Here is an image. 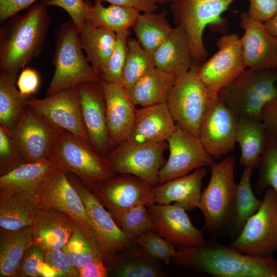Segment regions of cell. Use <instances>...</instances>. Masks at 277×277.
<instances>
[{"label": "cell", "mask_w": 277, "mask_h": 277, "mask_svg": "<svg viewBox=\"0 0 277 277\" xmlns=\"http://www.w3.org/2000/svg\"><path fill=\"white\" fill-rule=\"evenodd\" d=\"M172 260L180 267L216 277H277V260L241 253L214 240L176 248Z\"/></svg>", "instance_id": "6da1fadb"}, {"label": "cell", "mask_w": 277, "mask_h": 277, "mask_svg": "<svg viewBox=\"0 0 277 277\" xmlns=\"http://www.w3.org/2000/svg\"><path fill=\"white\" fill-rule=\"evenodd\" d=\"M5 22L0 29V72L16 79L43 48L50 22L47 6L41 2Z\"/></svg>", "instance_id": "7a4b0ae2"}, {"label": "cell", "mask_w": 277, "mask_h": 277, "mask_svg": "<svg viewBox=\"0 0 277 277\" xmlns=\"http://www.w3.org/2000/svg\"><path fill=\"white\" fill-rule=\"evenodd\" d=\"M234 0H174L170 5L176 26L186 34L194 64L206 61L208 52L203 41L207 26L213 31L225 33L227 21L222 16Z\"/></svg>", "instance_id": "3957f363"}, {"label": "cell", "mask_w": 277, "mask_h": 277, "mask_svg": "<svg viewBox=\"0 0 277 277\" xmlns=\"http://www.w3.org/2000/svg\"><path fill=\"white\" fill-rule=\"evenodd\" d=\"M32 192L37 207L55 210L70 217L106 263L105 254L84 204L64 170L57 166Z\"/></svg>", "instance_id": "277c9868"}, {"label": "cell", "mask_w": 277, "mask_h": 277, "mask_svg": "<svg viewBox=\"0 0 277 277\" xmlns=\"http://www.w3.org/2000/svg\"><path fill=\"white\" fill-rule=\"evenodd\" d=\"M48 159L90 189L116 175L109 161L90 144L62 129L54 138Z\"/></svg>", "instance_id": "5b68a950"}, {"label": "cell", "mask_w": 277, "mask_h": 277, "mask_svg": "<svg viewBox=\"0 0 277 277\" xmlns=\"http://www.w3.org/2000/svg\"><path fill=\"white\" fill-rule=\"evenodd\" d=\"M55 42L52 61L54 71L46 96L83 83L102 81L84 55L79 32L71 20L61 24Z\"/></svg>", "instance_id": "8992f818"}, {"label": "cell", "mask_w": 277, "mask_h": 277, "mask_svg": "<svg viewBox=\"0 0 277 277\" xmlns=\"http://www.w3.org/2000/svg\"><path fill=\"white\" fill-rule=\"evenodd\" d=\"M235 163L234 157L230 156L209 167L210 179L201 193L199 208L204 216V229L212 234L221 233L231 225L237 186Z\"/></svg>", "instance_id": "52a82bcc"}, {"label": "cell", "mask_w": 277, "mask_h": 277, "mask_svg": "<svg viewBox=\"0 0 277 277\" xmlns=\"http://www.w3.org/2000/svg\"><path fill=\"white\" fill-rule=\"evenodd\" d=\"M276 91V69L254 70L246 68L222 88L217 96L238 117L249 115L261 120L262 109Z\"/></svg>", "instance_id": "ba28073f"}, {"label": "cell", "mask_w": 277, "mask_h": 277, "mask_svg": "<svg viewBox=\"0 0 277 277\" xmlns=\"http://www.w3.org/2000/svg\"><path fill=\"white\" fill-rule=\"evenodd\" d=\"M201 65L193 64L175 74L166 104L176 124L199 137V128L211 97L198 74Z\"/></svg>", "instance_id": "9c48e42d"}, {"label": "cell", "mask_w": 277, "mask_h": 277, "mask_svg": "<svg viewBox=\"0 0 277 277\" xmlns=\"http://www.w3.org/2000/svg\"><path fill=\"white\" fill-rule=\"evenodd\" d=\"M228 246L250 255L273 256L277 251V194L272 188L266 190L259 210Z\"/></svg>", "instance_id": "30bf717a"}, {"label": "cell", "mask_w": 277, "mask_h": 277, "mask_svg": "<svg viewBox=\"0 0 277 277\" xmlns=\"http://www.w3.org/2000/svg\"><path fill=\"white\" fill-rule=\"evenodd\" d=\"M167 141L134 143L125 141L115 147L106 156L116 174L135 176L152 187L159 184V173L166 162Z\"/></svg>", "instance_id": "8fae6325"}, {"label": "cell", "mask_w": 277, "mask_h": 277, "mask_svg": "<svg viewBox=\"0 0 277 277\" xmlns=\"http://www.w3.org/2000/svg\"><path fill=\"white\" fill-rule=\"evenodd\" d=\"M216 46L217 52L198 69L199 76L212 97H217L222 88L247 68L239 35H224L217 40Z\"/></svg>", "instance_id": "7c38bea8"}, {"label": "cell", "mask_w": 277, "mask_h": 277, "mask_svg": "<svg viewBox=\"0 0 277 277\" xmlns=\"http://www.w3.org/2000/svg\"><path fill=\"white\" fill-rule=\"evenodd\" d=\"M26 104L54 127L66 130L91 145L83 119L77 86L43 98L28 97Z\"/></svg>", "instance_id": "4fadbf2b"}, {"label": "cell", "mask_w": 277, "mask_h": 277, "mask_svg": "<svg viewBox=\"0 0 277 277\" xmlns=\"http://www.w3.org/2000/svg\"><path fill=\"white\" fill-rule=\"evenodd\" d=\"M168 160L159 173V184L187 175L198 168L210 166L215 163L200 138L177 125L167 139Z\"/></svg>", "instance_id": "5bb4252c"}, {"label": "cell", "mask_w": 277, "mask_h": 277, "mask_svg": "<svg viewBox=\"0 0 277 277\" xmlns=\"http://www.w3.org/2000/svg\"><path fill=\"white\" fill-rule=\"evenodd\" d=\"M153 187L135 176L120 174L89 189L116 221L134 206L154 204Z\"/></svg>", "instance_id": "9a60e30c"}, {"label": "cell", "mask_w": 277, "mask_h": 277, "mask_svg": "<svg viewBox=\"0 0 277 277\" xmlns=\"http://www.w3.org/2000/svg\"><path fill=\"white\" fill-rule=\"evenodd\" d=\"M26 163L48 159L54 138L60 129L50 124L28 105L18 122L8 129Z\"/></svg>", "instance_id": "2e32d148"}, {"label": "cell", "mask_w": 277, "mask_h": 277, "mask_svg": "<svg viewBox=\"0 0 277 277\" xmlns=\"http://www.w3.org/2000/svg\"><path fill=\"white\" fill-rule=\"evenodd\" d=\"M68 176L84 204L105 254L106 263H113L116 261V253L127 248L133 241L122 231L111 214L85 184L72 174Z\"/></svg>", "instance_id": "e0dca14e"}, {"label": "cell", "mask_w": 277, "mask_h": 277, "mask_svg": "<svg viewBox=\"0 0 277 277\" xmlns=\"http://www.w3.org/2000/svg\"><path fill=\"white\" fill-rule=\"evenodd\" d=\"M238 120L217 96L211 99L201 122L199 138L213 157L219 158L234 150Z\"/></svg>", "instance_id": "ac0fdd59"}, {"label": "cell", "mask_w": 277, "mask_h": 277, "mask_svg": "<svg viewBox=\"0 0 277 277\" xmlns=\"http://www.w3.org/2000/svg\"><path fill=\"white\" fill-rule=\"evenodd\" d=\"M153 224V231L176 248L197 247L207 242L202 231L191 223L188 215L177 203L147 206Z\"/></svg>", "instance_id": "d6986e66"}, {"label": "cell", "mask_w": 277, "mask_h": 277, "mask_svg": "<svg viewBox=\"0 0 277 277\" xmlns=\"http://www.w3.org/2000/svg\"><path fill=\"white\" fill-rule=\"evenodd\" d=\"M77 91L90 143L100 154L106 157L113 148L108 133L102 81L80 84Z\"/></svg>", "instance_id": "ffe728a7"}, {"label": "cell", "mask_w": 277, "mask_h": 277, "mask_svg": "<svg viewBox=\"0 0 277 277\" xmlns=\"http://www.w3.org/2000/svg\"><path fill=\"white\" fill-rule=\"evenodd\" d=\"M240 26L244 30L240 41L246 67L254 70L276 69L277 38L247 12L241 14Z\"/></svg>", "instance_id": "44dd1931"}, {"label": "cell", "mask_w": 277, "mask_h": 277, "mask_svg": "<svg viewBox=\"0 0 277 277\" xmlns=\"http://www.w3.org/2000/svg\"><path fill=\"white\" fill-rule=\"evenodd\" d=\"M111 144L114 148L126 141L133 128L137 108L119 84L102 80Z\"/></svg>", "instance_id": "7402d4cb"}, {"label": "cell", "mask_w": 277, "mask_h": 277, "mask_svg": "<svg viewBox=\"0 0 277 277\" xmlns=\"http://www.w3.org/2000/svg\"><path fill=\"white\" fill-rule=\"evenodd\" d=\"M176 127L166 103L141 107L136 109L134 123L126 141L134 143L167 141Z\"/></svg>", "instance_id": "603a6c76"}, {"label": "cell", "mask_w": 277, "mask_h": 277, "mask_svg": "<svg viewBox=\"0 0 277 277\" xmlns=\"http://www.w3.org/2000/svg\"><path fill=\"white\" fill-rule=\"evenodd\" d=\"M33 244L44 251L62 249L76 225L67 215L55 210L37 207L31 224Z\"/></svg>", "instance_id": "cb8c5ba5"}, {"label": "cell", "mask_w": 277, "mask_h": 277, "mask_svg": "<svg viewBox=\"0 0 277 277\" xmlns=\"http://www.w3.org/2000/svg\"><path fill=\"white\" fill-rule=\"evenodd\" d=\"M206 174V169L200 167L191 173L157 185L152 188L155 203L174 202L186 211L199 208L202 181Z\"/></svg>", "instance_id": "d4e9b609"}, {"label": "cell", "mask_w": 277, "mask_h": 277, "mask_svg": "<svg viewBox=\"0 0 277 277\" xmlns=\"http://www.w3.org/2000/svg\"><path fill=\"white\" fill-rule=\"evenodd\" d=\"M154 67L176 74L193 65L188 38L184 31L175 26L152 54Z\"/></svg>", "instance_id": "484cf974"}, {"label": "cell", "mask_w": 277, "mask_h": 277, "mask_svg": "<svg viewBox=\"0 0 277 277\" xmlns=\"http://www.w3.org/2000/svg\"><path fill=\"white\" fill-rule=\"evenodd\" d=\"M175 78V74L153 67L127 92L136 106L144 107L166 103Z\"/></svg>", "instance_id": "4316f807"}, {"label": "cell", "mask_w": 277, "mask_h": 277, "mask_svg": "<svg viewBox=\"0 0 277 277\" xmlns=\"http://www.w3.org/2000/svg\"><path fill=\"white\" fill-rule=\"evenodd\" d=\"M268 133L262 122L243 115L238 117L235 140L241 149L240 164L245 167H258L267 143Z\"/></svg>", "instance_id": "83f0119b"}, {"label": "cell", "mask_w": 277, "mask_h": 277, "mask_svg": "<svg viewBox=\"0 0 277 277\" xmlns=\"http://www.w3.org/2000/svg\"><path fill=\"white\" fill-rule=\"evenodd\" d=\"M33 244L31 225L17 230L1 228L0 276H17L20 262L26 251Z\"/></svg>", "instance_id": "f1b7e54d"}, {"label": "cell", "mask_w": 277, "mask_h": 277, "mask_svg": "<svg viewBox=\"0 0 277 277\" xmlns=\"http://www.w3.org/2000/svg\"><path fill=\"white\" fill-rule=\"evenodd\" d=\"M79 36L87 60L102 78L114 48L116 33L93 27L85 22L79 32Z\"/></svg>", "instance_id": "f546056e"}, {"label": "cell", "mask_w": 277, "mask_h": 277, "mask_svg": "<svg viewBox=\"0 0 277 277\" xmlns=\"http://www.w3.org/2000/svg\"><path fill=\"white\" fill-rule=\"evenodd\" d=\"M57 165L50 159L26 163L0 176V192H33Z\"/></svg>", "instance_id": "4dcf8cb0"}, {"label": "cell", "mask_w": 277, "mask_h": 277, "mask_svg": "<svg viewBox=\"0 0 277 277\" xmlns=\"http://www.w3.org/2000/svg\"><path fill=\"white\" fill-rule=\"evenodd\" d=\"M37 205L32 192H0V226L17 230L31 224Z\"/></svg>", "instance_id": "1f68e13d"}, {"label": "cell", "mask_w": 277, "mask_h": 277, "mask_svg": "<svg viewBox=\"0 0 277 277\" xmlns=\"http://www.w3.org/2000/svg\"><path fill=\"white\" fill-rule=\"evenodd\" d=\"M87 4L86 22L90 26L118 32L132 28L141 12L133 8L110 4L105 7L99 0Z\"/></svg>", "instance_id": "d6a6232c"}, {"label": "cell", "mask_w": 277, "mask_h": 277, "mask_svg": "<svg viewBox=\"0 0 277 277\" xmlns=\"http://www.w3.org/2000/svg\"><path fill=\"white\" fill-rule=\"evenodd\" d=\"M131 28L141 46L152 55L173 27L168 20L167 12L163 10L141 13Z\"/></svg>", "instance_id": "836d02e7"}, {"label": "cell", "mask_w": 277, "mask_h": 277, "mask_svg": "<svg viewBox=\"0 0 277 277\" xmlns=\"http://www.w3.org/2000/svg\"><path fill=\"white\" fill-rule=\"evenodd\" d=\"M252 168L245 167L237 184L234 212L230 228L232 240L240 234L248 220L259 210L262 203V200L255 196L252 189Z\"/></svg>", "instance_id": "e575fe53"}, {"label": "cell", "mask_w": 277, "mask_h": 277, "mask_svg": "<svg viewBox=\"0 0 277 277\" xmlns=\"http://www.w3.org/2000/svg\"><path fill=\"white\" fill-rule=\"evenodd\" d=\"M16 80L0 72V125L9 129L21 119L28 97L20 93Z\"/></svg>", "instance_id": "d590c367"}, {"label": "cell", "mask_w": 277, "mask_h": 277, "mask_svg": "<svg viewBox=\"0 0 277 277\" xmlns=\"http://www.w3.org/2000/svg\"><path fill=\"white\" fill-rule=\"evenodd\" d=\"M127 46V56L119 83L126 91L154 67L152 55L143 49L137 39L128 38Z\"/></svg>", "instance_id": "8d00e7d4"}, {"label": "cell", "mask_w": 277, "mask_h": 277, "mask_svg": "<svg viewBox=\"0 0 277 277\" xmlns=\"http://www.w3.org/2000/svg\"><path fill=\"white\" fill-rule=\"evenodd\" d=\"M259 167L256 190L261 193L268 188L277 194V136L268 134Z\"/></svg>", "instance_id": "74e56055"}, {"label": "cell", "mask_w": 277, "mask_h": 277, "mask_svg": "<svg viewBox=\"0 0 277 277\" xmlns=\"http://www.w3.org/2000/svg\"><path fill=\"white\" fill-rule=\"evenodd\" d=\"M122 231L133 241L148 230L153 224L147 206L140 204L124 211L116 221Z\"/></svg>", "instance_id": "f35d334b"}, {"label": "cell", "mask_w": 277, "mask_h": 277, "mask_svg": "<svg viewBox=\"0 0 277 277\" xmlns=\"http://www.w3.org/2000/svg\"><path fill=\"white\" fill-rule=\"evenodd\" d=\"M62 249L78 270L89 263L104 261L77 226Z\"/></svg>", "instance_id": "ab89813d"}, {"label": "cell", "mask_w": 277, "mask_h": 277, "mask_svg": "<svg viewBox=\"0 0 277 277\" xmlns=\"http://www.w3.org/2000/svg\"><path fill=\"white\" fill-rule=\"evenodd\" d=\"M24 277H57V273L45 260L44 250L32 245L25 252L19 264L17 276Z\"/></svg>", "instance_id": "60d3db41"}, {"label": "cell", "mask_w": 277, "mask_h": 277, "mask_svg": "<svg viewBox=\"0 0 277 277\" xmlns=\"http://www.w3.org/2000/svg\"><path fill=\"white\" fill-rule=\"evenodd\" d=\"M129 33V29H127L116 33L114 48L107 68L102 76V80L109 83H120L127 53Z\"/></svg>", "instance_id": "b9f144b4"}, {"label": "cell", "mask_w": 277, "mask_h": 277, "mask_svg": "<svg viewBox=\"0 0 277 277\" xmlns=\"http://www.w3.org/2000/svg\"><path fill=\"white\" fill-rule=\"evenodd\" d=\"M150 255L163 261L167 265L176 254L175 246L166 239L148 230L133 240Z\"/></svg>", "instance_id": "7bdbcfd3"}, {"label": "cell", "mask_w": 277, "mask_h": 277, "mask_svg": "<svg viewBox=\"0 0 277 277\" xmlns=\"http://www.w3.org/2000/svg\"><path fill=\"white\" fill-rule=\"evenodd\" d=\"M26 163L12 140L9 129L0 125V175Z\"/></svg>", "instance_id": "ee69618b"}, {"label": "cell", "mask_w": 277, "mask_h": 277, "mask_svg": "<svg viewBox=\"0 0 277 277\" xmlns=\"http://www.w3.org/2000/svg\"><path fill=\"white\" fill-rule=\"evenodd\" d=\"M120 277H158L161 272L153 264L144 260H131L121 264L116 272Z\"/></svg>", "instance_id": "f6af8a7d"}, {"label": "cell", "mask_w": 277, "mask_h": 277, "mask_svg": "<svg viewBox=\"0 0 277 277\" xmlns=\"http://www.w3.org/2000/svg\"><path fill=\"white\" fill-rule=\"evenodd\" d=\"M48 6H56L65 10L70 16L79 32L86 21L87 4L84 0H42Z\"/></svg>", "instance_id": "bcb514c9"}, {"label": "cell", "mask_w": 277, "mask_h": 277, "mask_svg": "<svg viewBox=\"0 0 277 277\" xmlns=\"http://www.w3.org/2000/svg\"><path fill=\"white\" fill-rule=\"evenodd\" d=\"M46 263L59 276H78V270L73 265L62 249L45 251Z\"/></svg>", "instance_id": "7dc6e473"}, {"label": "cell", "mask_w": 277, "mask_h": 277, "mask_svg": "<svg viewBox=\"0 0 277 277\" xmlns=\"http://www.w3.org/2000/svg\"><path fill=\"white\" fill-rule=\"evenodd\" d=\"M247 12L254 19L263 23L272 18L277 13V0H249Z\"/></svg>", "instance_id": "c3c4849f"}, {"label": "cell", "mask_w": 277, "mask_h": 277, "mask_svg": "<svg viewBox=\"0 0 277 277\" xmlns=\"http://www.w3.org/2000/svg\"><path fill=\"white\" fill-rule=\"evenodd\" d=\"M40 82L38 72L35 69L24 68L18 76L16 83L20 93L24 96L30 97L36 92Z\"/></svg>", "instance_id": "681fc988"}, {"label": "cell", "mask_w": 277, "mask_h": 277, "mask_svg": "<svg viewBox=\"0 0 277 277\" xmlns=\"http://www.w3.org/2000/svg\"><path fill=\"white\" fill-rule=\"evenodd\" d=\"M261 120L268 134L277 136V91L262 110Z\"/></svg>", "instance_id": "f907efd6"}, {"label": "cell", "mask_w": 277, "mask_h": 277, "mask_svg": "<svg viewBox=\"0 0 277 277\" xmlns=\"http://www.w3.org/2000/svg\"><path fill=\"white\" fill-rule=\"evenodd\" d=\"M37 0H0V21L4 22Z\"/></svg>", "instance_id": "816d5d0a"}, {"label": "cell", "mask_w": 277, "mask_h": 277, "mask_svg": "<svg viewBox=\"0 0 277 277\" xmlns=\"http://www.w3.org/2000/svg\"><path fill=\"white\" fill-rule=\"evenodd\" d=\"M110 4L135 9L140 12H155L158 4L154 0H99Z\"/></svg>", "instance_id": "f5cc1de1"}, {"label": "cell", "mask_w": 277, "mask_h": 277, "mask_svg": "<svg viewBox=\"0 0 277 277\" xmlns=\"http://www.w3.org/2000/svg\"><path fill=\"white\" fill-rule=\"evenodd\" d=\"M103 260L89 263L78 269L80 277H106V268Z\"/></svg>", "instance_id": "db71d44e"}, {"label": "cell", "mask_w": 277, "mask_h": 277, "mask_svg": "<svg viewBox=\"0 0 277 277\" xmlns=\"http://www.w3.org/2000/svg\"><path fill=\"white\" fill-rule=\"evenodd\" d=\"M263 24L266 31L277 38V13L269 21Z\"/></svg>", "instance_id": "11a10c76"}, {"label": "cell", "mask_w": 277, "mask_h": 277, "mask_svg": "<svg viewBox=\"0 0 277 277\" xmlns=\"http://www.w3.org/2000/svg\"><path fill=\"white\" fill-rule=\"evenodd\" d=\"M157 4L165 5L169 3H171L174 0H154Z\"/></svg>", "instance_id": "9f6ffc18"}, {"label": "cell", "mask_w": 277, "mask_h": 277, "mask_svg": "<svg viewBox=\"0 0 277 277\" xmlns=\"http://www.w3.org/2000/svg\"><path fill=\"white\" fill-rule=\"evenodd\" d=\"M276 69H277V68H276Z\"/></svg>", "instance_id": "6f0895ef"}]
</instances>
